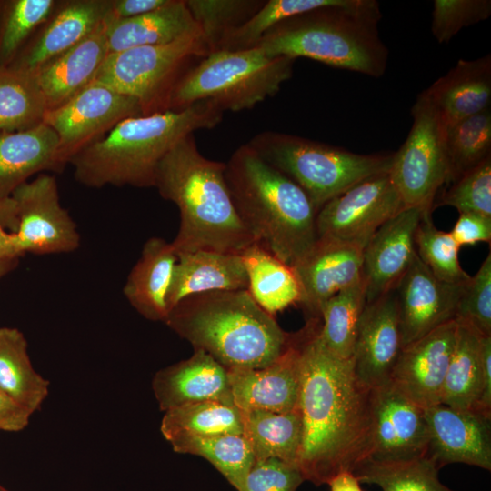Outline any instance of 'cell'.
<instances>
[{"mask_svg": "<svg viewBox=\"0 0 491 491\" xmlns=\"http://www.w3.org/2000/svg\"><path fill=\"white\" fill-rule=\"evenodd\" d=\"M320 324V318H309L300 330L297 467L316 486L340 472H353L368 458L372 423L371 389L357 380L351 359H340L324 346Z\"/></svg>", "mask_w": 491, "mask_h": 491, "instance_id": "obj_1", "label": "cell"}, {"mask_svg": "<svg viewBox=\"0 0 491 491\" xmlns=\"http://www.w3.org/2000/svg\"><path fill=\"white\" fill-rule=\"evenodd\" d=\"M225 169V163L199 152L194 134L175 144L158 164L154 187L180 214L171 242L177 256L198 250L240 255L255 243L236 212Z\"/></svg>", "mask_w": 491, "mask_h": 491, "instance_id": "obj_2", "label": "cell"}, {"mask_svg": "<svg viewBox=\"0 0 491 491\" xmlns=\"http://www.w3.org/2000/svg\"><path fill=\"white\" fill-rule=\"evenodd\" d=\"M223 113L204 100L179 111L128 117L73 155L68 164L75 180L87 187H154L158 164L173 146L197 130L216 126Z\"/></svg>", "mask_w": 491, "mask_h": 491, "instance_id": "obj_3", "label": "cell"}, {"mask_svg": "<svg viewBox=\"0 0 491 491\" xmlns=\"http://www.w3.org/2000/svg\"><path fill=\"white\" fill-rule=\"evenodd\" d=\"M225 164L233 203L255 243L292 267L317 240V211L312 201L248 144Z\"/></svg>", "mask_w": 491, "mask_h": 491, "instance_id": "obj_4", "label": "cell"}, {"mask_svg": "<svg viewBox=\"0 0 491 491\" xmlns=\"http://www.w3.org/2000/svg\"><path fill=\"white\" fill-rule=\"evenodd\" d=\"M165 323L227 370L269 365L286 350L293 336L247 289L189 296L170 310Z\"/></svg>", "mask_w": 491, "mask_h": 491, "instance_id": "obj_5", "label": "cell"}, {"mask_svg": "<svg viewBox=\"0 0 491 491\" xmlns=\"http://www.w3.org/2000/svg\"><path fill=\"white\" fill-rule=\"evenodd\" d=\"M379 4L362 0L352 7H325L284 20L255 45L271 56L307 57L372 77L384 75L388 51L377 25Z\"/></svg>", "mask_w": 491, "mask_h": 491, "instance_id": "obj_6", "label": "cell"}, {"mask_svg": "<svg viewBox=\"0 0 491 491\" xmlns=\"http://www.w3.org/2000/svg\"><path fill=\"white\" fill-rule=\"evenodd\" d=\"M294 61L271 57L257 46L209 53L176 81L165 110L179 111L204 100L222 112L252 109L280 90L292 76Z\"/></svg>", "mask_w": 491, "mask_h": 491, "instance_id": "obj_7", "label": "cell"}, {"mask_svg": "<svg viewBox=\"0 0 491 491\" xmlns=\"http://www.w3.org/2000/svg\"><path fill=\"white\" fill-rule=\"evenodd\" d=\"M296 183L318 210L356 184L389 173L393 154L360 155L298 135L266 131L247 143Z\"/></svg>", "mask_w": 491, "mask_h": 491, "instance_id": "obj_8", "label": "cell"}, {"mask_svg": "<svg viewBox=\"0 0 491 491\" xmlns=\"http://www.w3.org/2000/svg\"><path fill=\"white\" fill-rule=\"evenodd\" d=\"M209 54L202 36L110 53L95 81L137 100L144 115L165 111L169 93L187 62Z\"/></svg>", "mask_w": 491, "mask_h": 491, "instance_id": "obj_9", "label": "cell"}, {"mask_svg": "<svg viewBox=\"0 0 491 491\" xmlns=\"http://www.w3.org/2000/svg\"><path fill=\"white\" fill-rule=\"evenodd\" d=\"M413 124L397 152L389 176L404 205L430 213L437 193L448 183L444 128L426 90L412 107Z\"/></svg>", "mask_w": 491, "mask_h": 491, "instance_id": "obj_10", "label": "cell"}, {"mask_svg": "<svg viewBox=\"0 0 491 491\" xmlns=\"http://www.w3.org/2000/svg\"><path fill=\"white\" fill-rule=\"evenodd\" d=\"M16 217L13 235L19 256L70 253L80 245L75 221L59 200L56 179L41 173L11 195Z\"/></svg>", "mask_w": 491, "mask_h": 491, "instance_id": "obj_11", "label": "cell"}, {"mask_svg": "<svg viewBox=\"0 0 491 491\" xmlns=\"http://www.w3.org/2000/svg\"><path fill=\"white\" fill-rule=\"evenodd\" d=\"M139 115L144 114L137 100L94 80L65 104L48 110L44 123L57 135L58 158L65 166L119 122Z\"/></svg>", "mask_w": 491, "mask_h": 491, "instance_id": "obj_12", "label": "cell"}, {"mask_svg": "<svg viewBox=\"0 0 491 491\" xmlns=\"http://www.w3.org/2000/svg\"><path fill=\"white\" fill-rule=\"evenodd\" d=\"M405 207L388 173L368 177L326 202L317 212V238L366 246L373 234Z\"/></svg>", "mask_w": 491, "mask_h": 491, "instance_id": "obj_13", "label": "cell"}, {"mask_svg": "<svg viewBox=\"0 0 491 491\" xmlns=\"http://www.w3.org/2000/svg\"><path fill=\"white\" fill-rule=\"evenodd\" d=\"M370 404L371 442L367 459L402 461L427 455L428 432L423 408L390 382L371 389Z\"/></svg>", "mask_w": 491, "mask_h": 491, "instance_id": "obj_14", "label": "cell"}, {"mask_svg": "<svg viewBox=\"0 0 491 491\" xmlns=\"http://www.w3.org/2000/svg\"><path fill=\"white\" fill-rule=\"evenodd\" d=\"M466 283L449 284L439 280L417 255L415 256L395 286L403 347L456 319Z\"/></svg>", "mask_w": 491, "mask_h": 491, "instance_id": "obj_15", "label": "cell"}, {"mask_svg": "<svg viewBox=\"0 0 491 491\" xmlns=\"http://www.w3.org/2000/svg\"><path fill=\"white\" fill-rule=\"evenodd\" d=\"M364 246L317 238L292 266L300 287L299 305L309 318H320L322 305L339 291L362 281Z\"/></svg>", "mask_w": 491, "mask_h": 491, "instance_id": "obj_16", "label": "cell"}, {"mask_svg": "<svg viewBox=\"0 0 491 491\" xmlns=\"http://www.w3.org/2000/svg\"><path fill=\"white\" fill-rule=\"evenodd\" d=\"M427 455L437 466L463 463L491 470V416L438 404L424 409Z\"/></svg>", "mask_w": 491, "mask_h": 491, "instance_id": "obj_17", "label": "cell"}, {"mask_svg": "<svg viewBox=\"0 0 491 491\" xmlns=\"http://www.w3.org/2000/svg\"><path fill=\"white\" fill-rule=\"evenodd\" d=\"M457 323L451 320L403 347L390 383L423 409L441 404Z\"/></svg>", "mask_w": 491, "mask_h": 491, "instance_id": "obj_18", "label": "cell"}, {"mask_svg": "<svg viewBox=\"0 0 491 491\" xmlns=\"http://www.w3.org/2000/svg\"><path fill=\"white\" fill-rule=\"evenodd\" d=\"M402 350L394 287L366 304L351 358L357 380L369 389L389 383Z\"/></svg>", "mask_w": 491, "mask_h": 491, "instance_id": "obj_19", "label": "cell"}, {"mask_svg": "<svg viewBox=\"0 0 491 491\" xmlns=\"http://www.w3.org/2000/svg\"><path fill=\"white\" fill-rule=\"evenodd\" d=\"M300 331L286 350L269 365L228 370L235 406L241 411L286 413L298 407L301 363Z\"/></svg>", "mask_w": 491, "mask_h": 491, "instance_id": "obj_20", "label": "cell"}, {"mask_svg": "<svg viewBox=\"0 0 491 491\" xmlns=\"http://www.w3.org/2000/svg\"><path fill=\"white\" fill-rule=\"evenodd\" d=\"M424 213L417 207L404 208L370 237L363 250L366 303L392 290L408 269L416 255L415 234Z\"/></svg>", "mask_w": 491, "mask_h": 491, "instance_id": "obj_21", "label": "cell"}, {"mask_svg": "<svg viewBox=\"0 0 491 491\" xmlns=\"http://www.w3.org/2000/svg\"><path fill=\"white\" fill-rule=\"evenodd\" d=\"M456 344L441 404L459 409H491V336L456 321Z\"/></svg>", "mask_w": 491, "mask_h": 491, "instance_id": "obj_22", "label": "cell"}, {"mask_svg": "<svg viewBox=\"0 0 491 491\" xmlns=\"http://www.w3.org/2000/svg\"><path fill=\"white\" fill-rule=\"evenodd\" d=\"M152 387L163 411L203 401L234 404L228 370L198 348L189 358L156 372Z\"/></svg>", "mask_w": 491, "mask_h": 491, "instance_id": "obj_23", "label": "cell"}, {"mask_svg": "<svg viewBox=\"0 0 491 491\" xmlns=\"http://www.w3.org/2000/svg\"><path fill=\"white\" fill-rule=\"evenodd\" d=\"M112 0H75L65 4L41 34L9 65L35 72L89 36L107 18Z\"/></svg>", "mask_w": 491, "mask_h": 491, "instance_id": "obj_24", "label": "cell"}, {"mask_svg": "<svg viewBox=\"0 0 491 491\" xmlns=\"http://www.w3.org/2000/svg\"><path fill=\"white\" fill-rule=\"evenodd\" d=\"M108 54L105 21L82 42L33 72L48 110L61 106L89 85Z\"/></svg>", "mask_w": 491, "mask_h": 491, "instance_id": "obj_25", "label": "cell"}, {"mask_svg": "<svg viewBox=\"0 0 491 491\" xmlns=\"http://www.w3.org/2000/svg\"><path fill=\"white\" fill-rule=\"evenodd\" d=\"M443 127L490 107L491 55L460 59L426 89Z\"/></svg>", "mask_w": 491, "mask_h": 491, "instance_id": "obj_26", "label": "cell"}, {"mask_svg": "<svg viewBox=\"0 0 491 491\" xmlns=\"http://www.w3.org/2000/svg\"><path fill=\"white\" fill-rule=\"evenodd\" d=\"M58 145L57 135L45 123L25 131H0V203L32 175L62 170Z\"/></svg>", "mask_w": 491, "mask_h": 491, "instance_id": "obj_27", "label": "cell"}, {"mask_svg": "<svg viewBox=\"0 0 491 491\" xmlns=\"http://www.w3.org/2000/svg\"><path fill=\"white\" fill-rule=\"evenodd\" d=\"M177 257L167 295L169 312L192 295L247 289V276L239 254L198 250Z\"/></svg>", "mask_w": 491, "mask_h": 491, "instance_id": "obj_28", "label": "cell"}, {"mask_svg": "<svg viewBox=\"0 0 491 491\" xmlns=\"http://www.w3.org/2000/svg\"><path fill=\"white\" fill-rule=\"evenodd\" d=\"M177 259L171 243L151 237L145 243L139 259L130 271L124 295L146 319L166 320L169 313L167 295Z\"/></svg>", "mask_w": 491, "mask_h": 491, "instance_id": "obj_29", "label": "cell"}, {"mask_svg": "<svg viewBox=\"0 0 491 491\" xmlns=\"http://www.w3.org/2000/svg\"><path fill=\"white\" fill-rule=\"evenodd\" d=\"M108 52L165 45L188 36H202L185 0H171L152 12L106 22Z\"/></svg>", "mask_w": 491, "mask_h": 491, "instance_id": "obj_30", "label": "cell"}, {"mask_svg": "<svg viewBox=\"0 0 491 491\" xmlns=\"http://www.w3.org/2000/svg\"><path fill=\"white\" fill-rule=\"evenodd\" d=\"M240 256L247 276V290L266 312L275 316L299 303L300 287L292 267L256 243Z\"/></svg>", "mask_w": 491, "mask_h": 491, "instance_id": "obj_31", "label": "cell"}, {"mask_svg": "<svg viewBox=\"0 0 491 491\" xmlns=\"http://www.w3.org/2000/svg\"><path fill=\"white\" fill-rule=\"evenodd\" d=\"M243 436L256 459L277 458L297 466L302 441L298 407L286 413L241 411Z\"/></svg>", "mask_w": 491, "mask_h": 491, "instance_id": "obj_32", "label": "cell"}, {"mask_svg": "<svg viewBox=\"0 0 491 491\" xmlns=\"http://www.w3.org/2000/svg\"><path fill=\"white\" fill-rule=\"evenodd\" d=\"M49 382L31 364L21 331L0 328V390L32 414L48 395Z\"/></svg>", "mask_w": 491, "mask_h": 491, "instance_id": "obj_33", "label": "cell"}, {"mask_svg": "<svg viewBox=\"0 0 491 491\" xmlns=\"http://www.w3.org/2000/svg\"><path fill=\"white\" fill-rule=\"evenodd\" d=\"M161 432L171 444L186 438L242 435L240 410L219 401L190 403L165 411Z\"/></svg>", "mask_w": 491, "mask_h": 491, "instance_id": "obj_34", "label": "cell"}, {"mask_svg": "<svg viewBox=\"0 0 491 491\" xmlns=\"http://www.w3.org/2000/svg\"><path fill=\"white\" fill-rule=\"evenodd\" d=\"M366 304L362 280L339 291L322 305L318 337L335 356L345 360L352 358Z\"/></svg>", "mask_w": 491, "mask_h": 491, "instance_id": "obj_35", "label": "cell"}, {"mask_svg": "<svg viewBox=\"0 0 491 491\" xmlns=\"http://www.w3.org/2000/svg\"><path fill=\"white\" fill-rule=\"evenodd\" d=\"M45 97L33 73L0 68V131L32 129L44 123Z\"/></svg>", "mask_w": 491, "mask_h": 491, "instance_id": "obj_36", "label": "cell"}, {"mask_svg": "<svg viewBox=\"0 0 491 491\" xmlns=\"http://www.w3.org/2000/svg\"><path fill=\"white\" fill-rule=\"evenodd\" d=\"M439 467L428 455L402 461L365 460L353 474L360 483L383 491H454L438 478Z\"/></svg>", "mask_w": 491, "mask_h": 491, "instance_id": "obj_37", "label": "cell"}, {"mask_svg": "<svg viewBox=\"0 0 491 491\" xmlns=\"http://www.w3.org/2000/svg\"><path fill=\"white\" fill-rule=\"evenodd\" d=\"M443 128L448 185L491 155L490 107Z\"/></svg>", "mask_w": 491, "mask_h": 491, "instance_id": "obj_38", "label": "cell"}, {"mask_svg": "<svg viewBox=\"0 0 491 491\" xmlns=\"http://www.w3.org/2000/svg\"><path fill=\"white\" fill-rule=\"evenodd\" d=\"M174 451L202 456L209 461L237 490L243 491L256 458L242 435L186 438L171 443Z\"/></svg>", "mask_w": 491, "mask_h": 491, "instance_id": "obj_39", "label": "cell"}, {"mask_svg": "<svg viewBox=\"0 0 491 491\" xmlns=\"http://www.w3.org/2000/svg\"><path fill=\"white\" fill-rule=\"evenodd\" d=\"M362 0H268L222 41L218 50L254 47L271 28L292 16L325 7H352Z\"/></svg>", "mask_w": 491, "mask_h": 491, "instance_id": "obj_40", "label": "cell"}, {"mask_svg": "<svg viewBox=\"0 0 491 491\" xmlns=\"http://www.w3.org/2000/svg\"><path fill=\"white\" fill-rule=\"evenodd\" d=\"M259 0H185L209 53L217 51L233 30L246 23L264 4Z\"/></svg>", "mask_w": 491, "mask_h": 491, "instance_id": "obj_41", "label": "cell"}, {"mask_svg": "<svg viewBox=\"0 0 491 491\" xmlns=\"http://www.w3.org/2000/svg\"><path fill=\"white\" fill-rule=\"evenodd\" d=\"M416 252L432 274L449 284H465L471 276L461 267L460 246L451 235L437 229L431 214L424 213L415 234Z\"/></svg>", "mask_w": 491, "mask_h": 491, "instance_id": "obj_42", "label": "cell"}, {"mask_svg": "<svg viewBox=\"0 0 491 491\" xmlns=\"http://www.w3.org/2000/svg\"><path fill=\"white\" fill-rule=\"evenodd\" d=\"M55 5L53 0H14L5 3L0 21V68L9 66L21 46Z\"/></svg>", "mask_w": 491, "mask_h": 491, "instance_id": "obj_43", "label": "cell"}, {"mask_svg": "<svg viewBox=\"0 0 491 491\" xmlns=\"http://www.w3.org/2000/svg\"><path fill=\"white\" fill-rule=\"evenodd\" d=\"M442 205L491 219V155L442 190L433 209Z\"/></svg>", "mask_w": 491, "mask_h": 491, "instance_id": "obj_44", "label": "cell"}, {"mask_svg": "<svg viewBox=\"0 0 491 491\" xmlns=\"http://www.w3.org/2000/svg\"><path fill=\"white\" fill-rule=\"evenodd\" d=\"M456 320L481 336H491V254L466 283L459 300Z\"/></svg>", "mask_w": 491, "mask_h": 491, "instance_id": "obj_45", "label": "cell"}, {"mask_svg": "<svg viewBox=\"0 0 491 491\" xmlns=\"http://www.w3.org/2000/svg\"><path fill=\"white\" fill-rule=\"evenodd\" d=\"M432 34L438 43L449 42L462 28L486 20L490 0H435Z\"/></svg>", "mask_w": 491, "mask_h": 491, "instance_id": "obj_46", "label": "cell"}, {"mask_svg": "<svg viewBox=\"0 0 491 491\" xmlns=\"http://www.w3.org/2000/svg\"><path fill=\"white\" fill-rule=\"evenodd\" d=\"M305 481L299 468L277 458L256 459L243 491H296Z\"/></svg>", "mask_w": 491, "mask_h": 491, "instance_id": "obj_47", "label": "cell"}, {"mask_svg": "<svg viewBox=\"0 0 491 491\" xmlns=\"http://www.w3.org/2000/svg\"><path fill=\"white\" fill-rule=\"evenodd\" d=\"M450 231L459 246L491 242V219L472 214H459Z\"/></svg>", "mask_w": 491, "mask_h": 491, "instance_id": "obj_48", "label": "cell"}, {"mask_svg": "<svg viewBox=\"0 0 491 491\" xmlns=\"http://www.w3.org/2000/svg\"><path fill=\"white\" fill-rule=\"evenodd\" d=\"M32 413L0 390V431L18 432L29 422Z\"/></svg>", "mask_w": 491, "mask_h": 491, "instance_id": "obj_49", "label": "cell"}, {"mask_svg": "<svg viewBox=\"0 0 491 491\" xmlns=\"http://www.w3.org/2000/svg\"><path fill=\"white\" fill-rule=\"evenodd\" d=\"M171 0H112L106 22L138 16L169 4Z\"/></svg>", "mask_w": 491, "mask_h": 491, "instance_id": "obj_50", "label": "cell"}, {"mask_svg": "<svg viewBox=\"0 0 491 491\" xmlns=\"http://www.w3.org/2000/svg\"><path fill=\"white\" fill-rule=\"evenodd\" d=\"M327 484L330 491H363L360 482L350 471L338 473Z\"/></svg>", "mask_w": 491, "mask_h": 491, "instance_id": "obj_51", "label": "cell"}, {"mask_svg": "<svg viewBox=\"0 0 491 491\" xmlns=\"http://www.w3.org/2000/svg\"><path fill=\"white\" fill-rule=\"evenodd\" d=\"M19 257L20 256L15 249L12 233L5 231L0 223V262L19 259Z\"/></svg>", "mask_w": 491, "mask_h": 491, "instance_id": "obj_52", "label": "cell"}, {"mask_svg": "<svg viewBox=\"0 0 491 491\" xmlns=\"http://www.w3.org/2000/svg\"><path fill=\"white\" fill-rule=\"evenodd\" d=\"M18 263V259L5 260L0 262V278L11 271Z\"/></svg>", "mask_w": 491, "mask_h": 491, "instance_id": "obj_53", "label": "cell"}, {"mask_svg": "<svg viewBox=\"0 0 491 491\" xmlns=\"http://www.w3.org/2000/svg\"><path fill=\"white\" fill-rule=\"evenodd\" d=\"M0 491H8V490L5 489L4 486H2L0 485Z\"/></svg>", "mask_w": 491, "mask_h": 491, "instance_id": "obj_54", "label": "cell"}]
</instances>
